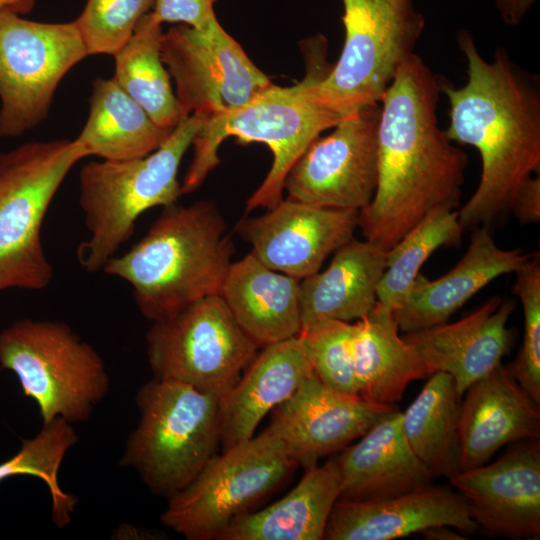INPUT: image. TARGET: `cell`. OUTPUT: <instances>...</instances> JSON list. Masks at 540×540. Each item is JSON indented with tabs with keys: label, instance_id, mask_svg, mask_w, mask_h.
Returning a JSON list of instances; mask_svg holds the SVG:
<instances>
[{
	"label": "cell",
	"instance_id": "2",
	"mask_svg": "<svg viewBox=\"0 0 540 540\" xmlns=\"http://www.w3.org/2000/svg\"><path fill=\"white\" fill-rule=\"evenodd\" d=\"M467 61L468 81L454 87L441 77L449 104L446 135L475 147L481 158L479 184L458 211L464 229L490 228L510 213L520 186L540 169L539 81L499 47L490 61L467 31L457 34Z\"/></svg>",
	"mask_w": 540,
	"mask_h": 540
},
{
	"label": "cell",
	"instance_id": "31",
	"mask_svg": "<svg viewBox=\"0 0 540 540\" xmlns=\"http://www.w3.org/2000/svg\"><path fill=\"white\" fill-rule=\"evenodd\" d=\"M458 211L441 207L429 213L387 252L386 267L377 289V305L393 312L412 288L422 265L442 246L461 241Z\"/></svg>",
	"mask_w": 540,
	"mask_h": 540
},
{
	"label": "cell",
	"instance_id": "20",
	"mask_svg": "<svg viewBox=\"0 0 540 540\" xmlns=\"http://www.w3.org/2000/svg\"><path fill=\"white\" fill-rule=\"evenodd\" d=\"M539 408L502 363L473 382L460 406L461 470L487 463L505 445L540 439Z\"/></svg>",
	"mask_w": 540,
	"mask_h": 540
},
{
	"label": "cell",
	"instance_id": "12",
	"mask_svg": "<svg viewBox=\"0 0 540 540\" xmlns=\"http://www.w3.org/2000/svg\"><path fill=\"white\" fill-rule=\"evenodd\" d=\"M87 56L74 21L0 13V137H18L39 125L60 81Z\"/></svg>",
	"mask_w": 540,
	"mask_h": 540
},
{
	"label": "cell",
	"instance_id": "35",
	"mask_svg": "<svg viewBox=\"0 0 540 540\" xmlns=\"http://www.w3.org/2000/svg\"><path fill=\"white\" fill-rule=\"evenodd\" d=\"M153 3L154 0H87L74 22L88 55L114 56Z\"/></svg>",
	"mask_w": 540,
	"mask_h": 540
},
{
	"label": "cell",
	"instance_id": "14",
	"mask_svg": "<svg viewBox=\"0 0 540 540\" xmlns=\"http://www.w3.org/2000/svg\"><path fill=\"white\" fill-rule=\"evenodd\" d=\"M380 109V103L365 106L314 139L285 177L288 198L321 207H366L377 186Z\"/></svg>",
	"mask_w": 540,
	"mask_h": 540
},
{
	"label": "cell",
	"instance_id": "30",
	"mask_svg": "<svg viewBox=\"0 0 540 540\" xmlns=\"http://www.w3.org/2000/svg\"><path fill=\"white\" fill-rule=\"evenodd\" d=\"M161 25L151 12L139 21L129 40L113 56V79L158 127L172 131L186 117L161 58Z\"/></svg>",
	"mask_w": 540,
	"mask_h": 540
},
{
	"label": "cell",
	"instance_id": "16",
	"mask_svg": "<svg viewBox=\"0 0 540 540\" xmlns=\"http://www.w3.org/2000/svg\"><path fill=\"white\" fill-rule=\"evenodd\" d=\"M358 212L287 198L262 216L241 219L236 230L261 263L301 280L354 238Z\"/></svg>",
	"mask_w": 540,
	"mask_h": 540
},
{
	"label": "cell",
	"instance_id": "34",
	"mask_svg": "<svg viewBox=\"0 0 540 540\" xmlns=\"http://www.w3.org/2000/svg\"><path fill=\"white\" fill-rule=\"evenodd\" d=\"M514 294L524 314L522 345L506 368L531 399L540 406V259L534 255L515 272Z\"/></svg>",
	"mask_w": 540,
	"mask_h": 540
},
{
	"label": "cell",
	"instance_id": "38",
	"mask_svg": "<svg viewBox=\"0 0 540 540\" xmlns=\"http://www.w3.org/2000/svg\"><path fill=\"white\" fill-rule=\"evenodd\" d=\"M538 0H495L496 8L509 26L518 25Z\"/></svg>",
	"mask_w": 540,
	"mask_h": 540
},
{
	"label": "cell",
	"instance_id": "19",
	"mask_svg": "<svg viewBox=\"0 0 540 540\" xmlns=\"http://www.w3.org/2000/svg\"><path fill=\"white\" fill-rule=\"evenodd\" d=\"M515 303L492 296L453 323L405 333L430 375L448 373L462 399L467 388L499 364L510 347L508 320Z\"/></svg>",
	"mask_w": 540,
	"mask_h": 540
},
{
	"label": "cell",
	"instance_id": "27",
	"mask_svg": "<svg viewBox=\"0 0 540 540\" xmlns=\"http://www.w3.org/2000/svg\"><path fill=\"white\" fill-rule=\"evenodd\" d=\"M354 327V375L361 399L395 405L412 381L430 376L415 348L399 335L391 311L376 304Z\"/></svg>",
	"mask_w": 540,
	"mask_h": 540
},
{
	"label": "cell",
	"instance_id": "6",
	"mask_svg": "<svg viewBox=\"0 0 540 540\" xmlns=\"http://www.w3.org/2000/svg\"><path fill=\"white\" fill-rule=\"evenodd\" d=\"M139 421L120 465L137 472L156 496L170 499L214 455L220 397L189 385L153 378L136 393Z\"/></svg>",
	"mask_w": 540,
	"mask_h": 540
},
{
	"label": "cell",
	"instance_id": "28",
	"mask_svg": "<svg viewBox=\"0 0 540 540\" xmlns=\"http://www.w3.org/2000/svg\"><path fill=\"white\" fill-rule=\"evenodd\" d=\"M172 131L158 127L113 77L96 78L88 119L74 142L85 157L127 160L152 153Z\"/></svg>",
	"mask_w": 540,
	"mask_h": 540
},
{
	"label": "cell",
	"instance_id": "3",
	"mask_svg": "<svg viewBox=\"0 0 540 540\" xmlns=\"http://www.w3.org/2000/svg\"><path fill=\"white\" fill-rule=\"evenodd\" d=\"M233 243L212 201L164 207L147 234L103 271L128 282L139 312L154 322L219 293Z\"/></svg>",
	"mask_w": 540,
	"mask_h": 540
},
{
	"label": "cell",
	"instance_id": "17",
	"mask_svg": "<svg viewBox=\"0 0 540 540\" xmlns=\"http://www.w3.org/2000/svg\"><path fill=\"white\" fill-rule=\"evenodd\" d=\"M397 405L375 404L338 393L313 371L286 401L272 410L268 430L305 470L347 447Z\"/></svg>",
	"mask_w": 540,
	"mask_h": 540
},
{
	"label": "cell",
	"instance_id": "22",
	"mask_svg": "<svg viewBox=\"0 0 540 540\" xmlns=\"http://www.w3.org/2000/svg\"><path fill=\"white\" fill-rule=\"evenodd\" d=\"M312 372L298 335L263 346L244 375L220 398L219 433L224 449L252 438L260 421L292 396Z\"/></svg>",
	"mask_w": 540,
	"mask_h": 540
},
{
	"label": "cell",
	"instance_id": "32",
	"mask_svg": "<svg viewBox=\"0 0 540 540\" xmlns=\"http://www.w3.org/2000/svg\"><path fill=\"white\" fill-rule=\"evenodd\" d=\"M77 434L69 422L55 418L32 439L23 441L21 449L0 463V482L16 475H31L42 480L51 496V516L62 528L71 521L77 498L67 494L58 483V472L68 450L77 442Z\"/></svg>",
	"mask_w": 540,
	"mask_h": 540
},
{
	"label": "cell",
	"instance_id": "4",
	"mask_svg": "<svg viewBox=\"0 0 540 540\" xmlns=\"http://www.w3.org/2000/svg\"><path fill=\"white\" fill-rule=\"evenodd\" d=\"M307 52V72L299 83L273 84L239 109L204 119L192 140L194 154L181 184L182 194L198 189L220 163V144L234 136L243 143H264L273 154L267 176L246 203L247 212L271 209L282 201L290 168L321 132L343 119L318 105L309 92L332 68L326 60L325 38L317 35L309 40Z\"/></svg>",
	"mask_w": 540,
	"mask_h": 540
},
{
	"label": "cell",
	"instance_id": "10",
	"mask_svg": "<svg viewBox=\"0 0 540 540\" xmlns=\"http://www.w3.org/2000/svg\"><path fill=\"white\" fill-rule=\"evenodd\" d=\"M296 466L285 444L266 429L213 455L184 489L167 500L160 521L188 540H217Z\"/></svg>",
	"mask_w": 540,
	"mask_h": 540
},
{
	"label": "cell",
	"instance_id": "13",
	"mask_svg": "<svg viewBox=\"0 0 540 540\" xmlns=\"http://www.w3.org/2000/svg\"><path fill=\"white\" fill-rule=\"evenodd\" d=\"M160 52L184 117L229 113L273 85L217 19L203 29L170 28Z\"/></svg>",
	"mask_w": 540,
	"mask_h": 540
},
{
	"label": "cell",
	"instance_id": "24",
	"mask_svg": "<svg viewBox=\"0 0 540 540\" xmlns=\"http://www.w3.org/2000/svg\"><path fill=\"white\" fill-rule=\"evenodd\" d=\"M218 295L259 346L300 333V280L270 269L252 253L231 263Z\"/></svg>",
	"mask_w": 540,
	"mask_h": 540
},
{
	"label": "cell",
	"instance_id": "5",
	"mask_svg": "<svg viewBox=\"0 0 540 540\" xmlns=\"http://www.w3.org/2000/svg\"><path fill=\"white\" fill-rule=\"evenodd\" d=\"M204 119L199 114L186 117L146 156L90 161L81 168L79 204L89 236L77 257L85 271L103 269L132 236L141 214L177 202L182 194L179 165Z\"/></svg>",
	"mask_w": 540,
	"mask_h": 540
},
{
	"label": "cell",
	"instance_id": "33",
	"mask_svg": "<svg viewBox=\"0 0 540 540\" xmlns=\"http://www.w3.org/2000/svg\"><path fill=\"white\" fill-rule=\"evenodd\" d=\"M354 334L355 327L350 322L319 320L301 329L298 336L318 378L338 393L358 397L353 364Z\"/></svg>",
	"mask_w": 540,
	"mask_h": 540
},
{
	"label": "cell",
	"instance_id": "9",
	"mask_svg": "<svg viewBox=\"0 0 540 540\" xmlns=\"http://www.w3.org/2000/svg\"><path fill=\"white\" fill-rule=\"evenodd\" d=\"M345 40L329 73L310 89L313 100L345 118L380 103L425 27L412 0H342Z\"/></svg>",
	"mask_w": 540,
	"mask_h": 540
},
{
	"label": "cell",
	"instance_id": "7",
	"mask_svg": "<svg viewBox=\"0 0 540 540\" xmlns=\"http://www.w3.org/2000/svg\"><path fill=\"white\" fill-rule=\"evenodd\" d=\"M0 367L16 375L43 424L86 421L110 390L99 353L61 321L23 318L0 331Z\"/></svg>",
	"mask_w": 540,
	"mask_h": 540
},
{
	"label": "cell",
	"instance_id": "29",
	"mask_svg": "<svg viewBox=\"0 0 540 540\" xmlns=\"http://www.w3.org/2000/svg\"><path fill=\"white\" fill-rule=\"evenodd\" d=\"M410 406L402 412V428L412 451L434 478L459 471L461 398L453 378L435 372Z\"/></svg>",
	"mask_w": 540,
	"mask_h": 540
},
{
	"label": "cell",
	"instance_id": "11",
	"mask_svg": "<svg viewBox=\"0 0 540 540\" xmlns=\"http://www.w3.org/2000/svg\"><path fill=\"white\" fill-rule=\"evenodd\" d=\"M153 378L222 397L260 347L239 326L218 294L154 321L146 333Z\"/></svg>",
	"mask_w": 540,
	"mask_h": 540
},
{
	"label": "cell",
	"instance_id": "15",
	"mask_svg": "<svg viewBox=\"0 0 540 540\" xmlns=\"http://www.w3.org/2000/svg\"><path fill=\"white\" fill-rule=\"evenodd\" d=\"M496 461L449 478L477 528L511 539L540 538V441L509 444Z\"/></svg>",
	"mask_w": 540,
	"mask_h": 540
},
{
	"label": "cell",
	"instance_id": "21",
	"mask_svg": "<svg viewBox=\"0 0 540 540\" xmlns=\"http://www.w3.org/2000/svg\"><path fill=\"white\" fill-rule=\"evenodd\" d=\"M468 249L446 274L429 280L419 274L392 314L399 331L410 333L443 324L474 294L497 277L515 272L534 253L502 249L490 229H472Z\"/></svg>",
	"mask_w": 540,
	"mask_h": 540
},
{
	"label": "cell",
	"instance_id": "18",
	"mask_svg": "<svg viewBox=\"0 0 540 540\" xmlns=\"http://www.w3.org/2000/svg\"><path fill=\"white\" fill-rule=\"evenodd\" d=\"M478 530L467 504L456 491L433 483L371 500L338 499L326 524V540H393L438 526Z\"/></svg>",
	"mask_w": 540,
	"mask_h": 540
},
{
	"label": "cell",
	"instance_id": "40",
	"mask_svg": "<svg viewBox=\"0 0 540 540\" xmlns=\"http://www.w3.org/2000/svg\"><path fill=\"white\" fill-rule=\"evenodd\" d=\"M35 4L36 0H0V13L9 11L25 15L33 10Z\"/></svg>",
	"mask_w": 540,
	"mask_h": 540
},
{
	"label": "cell",
	"instance_id": "37",
	"mask_svg": "<svg viewBox=\"0 0 540 540\" xmlns=\"http://www.w3.org/2000/svg\"><path fill=\"white\" fill-rule=\"evenodd\" d=\"M512 213L521 223L540 221V175L530 177L518 189L511 205Z\"/></svg>",
	"mask_w": 540,
	"mask_h": 540
},
{
	"label": "cell",
	"instance_id": "36",
	"mask_svg": "<svg viewBox=\"0 0 540 540\" xmlns=\"http://www.w3.org/2000/svg\"><path fill=\"white\" fill-rule=\"evenodd\" d=\"M217 0H154V18L160 23H180L203 29L216 18Z\"/></svg>",
	"mask_w": 540,
	"mask_h": 540
},
{
	"label": "cell",
	"instance_id": "23",
	"mask_svg": "<svg viewBox=\"0 0 540 540\" xmlns=\"http://www.w3.org/2000/svg\"><path fill=\"white\" fill-rule=\"evenodd\" d=\"M336 457L339 499L360 501L389 497L430 485L435 479L409 446L398 408Z\"/></svg>",
	"mask_w": 540,
	"mask_h": 540
},
{
	"label": "cell",
	"instance_id": "25",
	"mask_svg": "<svg viewBox=\"0 0 540 540\" xmlns=\"http://www.w3.org/2000/svg\"><path fill=\"white\" fill-rule=\"evenodd\" d=\"M386 257L387 252L373 243L353 238L334 252L324 271L301 279V329L319 320L366 317L377 304Z\"/></svg>",
	"mask_w": 540,
	"mask_h": 540
},
{
	"label": "cell",
	"instance_id": "1",
	"mask_svg": "<svg viewBox=\"0 0 540 540\" xmlns=\"http://www.w3.org/2000/svg\"><path fill=\"white\" fill-rule=\"evenodd\" d=\"M440 94L441 77L414 53L381 98L377 186L357 227L385 252L433 210L460 205L468 159L438 126Z\"/></svg>",
	"mask_w": 540,
	"mask_h": 540
},
{
	"label": "cell",
	"instance_id": "39",
	"mask_svg": "<svg viewBox=\"0 0 540 540\" xmlns=\"http://www.w3.org/2000/svg\"><path fill=\"white\" fill-rule=\"evenodd\" d=\"M425 539L429 540H464L463 535L456 532V529L447 525H438L427 528L421 532Z\"/></svg>",
	"mask_w": 540,
	"mask_h": 540
},
{
	"label": "cell",
	"instance_id": "26",
	"mask_svg": "<svg viewBox=\"0 0 540 540\" xmlns=\"http://www.w3.org/2000/svg\"><path fill=\"white\" fill-rule=\"evenodd\" d=\"M340 496L337 457L305 470L285 497L236 518L217 540H322L327 521Z\"/></svg>",
	"mask_w": 540,
	"mask_h": 540
},
{
	"label": "cell",
	"instance_id": "8",
	"mask_svg": "<svg viewBox=\"0 0 540 540\" xmlns=\"http://www.w3.org/2000/svg\"><path fill=\"white\" fill-rule=\"evenodd\" d=\"M83 158L68 139L27 142L0 153V291L41 290L51 283L42 224L65 177Z\"/></svg>",
	"mask_w": 540,
	"mask_h": 540
}]
</instances>
